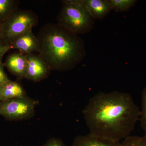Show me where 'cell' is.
Listing matches in <instances>:
<instances>
[{
	"label": "cell",
	"mask_w": 146,
	"mask_h": 146,
	"mask_svg": "<svg viewBox=\"0 0 146 146\" xmlns=\"http://www.w3.org/2000/svg\"><path fill=\"white\" fill-rule=\"evenodd\" d=\"M82 113L90 133L120 142L130 136L140 110L130 94L115 91L95 95Z\"/></svg>",
	"instance_id": "obj_1"
},
{
	"label": "cell",
	"mask_w": 146,
	"mask_h": 146,
	"mask_svg": "<svg viewBox=\"0 0 146 146\" xmlns=\"http://www.w3.org/2000/svg\"><path fill=\"white\" fill-rule=\"evenodd\" d=\"M37 37L39 56L50 70H72L86 56L83 39L59 24L46 25Z\"/></svg>",
	"instance_id": "obj_2"
},
{
	"label": "cell",
	"mask_w": 146,
	"mask_h": 146,
	"mask_svg": "<svg viewBox=\"0 0 146 146\" xmlns=\"http://www.w3.org/2000/svg\"><path fill=\"white\" fill-rule=\"evenodd\" d=\"M62 2L63 5L58 17V24L77 35L91 31L95 20L82 0H66Z\"/></svg>",
	"instance_id": "obj_3"
},
{
	"label": "cell",
	"mask_w": 146,
	"mask_h": 146,
	"mask_svg": "<svg viewBox=\"0 0 146 146\" xmlns=\"http://www.w3.org/2000/svg\"><path fill=\"white\" fill-rule=\"evenodd\" d=\"M38 23V18L31 11L16 10L1 24V42L10 45L17 38Z\"/></svg>",
	"instance_id": "obj_4"
},
{
	"label": "cell",
	"mask_w": 146,
	"mask_h": 146,
	"mask_svg": "<svg viewBox=\"0 0 146 146\" xmlns=\"http://www.w3.org/2000/svg\"><path fill=\"white\" fill-rule=\"evenodd\" d=\"M37 102L27 96L0 102V115L12 121L31 118L34 115Z\"/></svg>",
	"instance_id": "obj_5"
},
{
	"label": "cell",
	"mask_w": 146,
	"mask_h": 146,
	"mask_svg": "<svg viewBox=\"0 0 146 146\" xmlns=\"http://www.w3.org/2000/svg\"><path fill=\"white\" fill-rule=\"evenodd\" d=\"M26 55L27 68L25 78L38 82L47 77L50 69L41 57L33 53Z\"/></svg>",
	"instance_id": "obj_6"
},
{
	"label": "cell",
	"mask_w": 146,
	"mask_h": 146,
	"mask_svg": "<svg viewBox=\"0 0 146 146\" xmlns=\"http://www.w3.org/2000/svg\"><path fill=\"white\" fill-rule=\"evenodd\" d=\"M10 46L11 48L19 50L23 54L39 52V40L33 34L32 29L29 30L15 39Z\"/></svg>",
	"instance_id": "obj_7"
},
{
	"label": "cell",
	"mask_w": 146,
	"mask_h": 146,
	"mask_svg": "<svg viewBox=\"0 0 146 146\" xmlns=\"http://www.w3.org/2000/svg\"><path fill=\"white\" fill-rule=\"evenodd\" d=\"M5 66L8 70L18 78H25L27 68L26 55L14 53L7 58Z\"/></svg>",
	"instance_id": "obj_8"
},
{
	"label": "cell",
	"mask_w": 146,
	"mask_h": 146,
	"mask_svg": "<svg viewBox=\"0 0 146 146\" xmlns=\"http://www.w3.org/2000/svg\"><path fill=\"white\" fill-rule=\"evenodd\" d=\"M84 5L94 20H102L112 11L109 0H82Z\"/></svg>",
	"instance_id": "obj_9"
},
{
	"label": "cell",
	"mask_w": 146,
	"mask_h": 146,
	"mask_svg": "<svg viewBox=\"0 0 146 146\" xmlns=\"http://www.w3.org/2000/svg\"><path fill=\"white\" fill-rule=\"evenodd\" d=\"M72 146H123L122 143L89 133L77 136Z\"/></svg>",
	"instance_id": "obj_10"
},
{
	"label": "cell",
	"mask_w": 146,
	"mask_h": 146,
	"mask_svg": "<svg viewBox=\"0 0 146 146\" xmlns=\"http://www.w3.org/2000/svg\"><path fill=\"white\" fill-rule=\"evenodd\" d=\"M26 96L23 88L16 82L10 80L0 85V102Z\"/></svg>",
	"instance_id": "obj_11"
},
{
	"label": "cell",
	"mask_w": 146,
	"mask_h": 146,
	"mask_svg": "<svg viewBox=\"0 0 146 146\" xmlns=\"http://www.w3.org/2000/svg\"><path fill=\"white\" fill-rule=\"evenodd\" d=\"M16 1L0 0V23H2L16 11Z\"/></svg>",
	"instance_id": "obj_12"
},
{
	"label": "cell",
	"mask_w": 146,
	"mask_h": 146,
	"mask_svg": "<svg viewBox=\"0 0 146 146\" xmlns=\"http://www.w3.org/2000/svg\"><path fill=\"white\" fill-rule=\"evenodd\" d=\"M112 10L116 12L127 11L133 7L136 0H109Z\"/></svg>",
	"instance_id": "obj_13"
},
{
	"label": "cell",
	"mask_w": 146,
	"mask_h": 146,
	"mask_svg": "<svg viewBox=\"0 0 146 146\" xmlns=\"http://www.w3.org/2000/svg\"><path fill=\"white\" fill-rule=\"evenodd\" d=\"M141 109L140 110L139 119L141 127L145 133L144 136H146V86L142 91L141 96Z\"/></svg>",
	"instance_id": "obj_14"
},
{
	"label": "cell",
	"mask_w": 146,
	"mask_h": 146,
	"mask_svg": "<svg viewBox=\"0 0 146 146\" xmlns=\"http://www.w3.org/2000/svg\"><path fill=\"white\" fill-rule=\"evenodd\" d=\"M122 144L123 146H146V136H129Z\"/></svg>",
	"instance_id": "obj_15"
},
{
	"label": "cell",
	"mask_w": 146,
	"mask_h": 146,
	"mask_svg": "<svg viewBox=\"0 0 146 146\" xmlns=\"http://www.w3.org/2000/svg\"><path fill=\"white\" fill-rule=\"evenodd\" d=\"M42 146H66L63 141L56 138L49 139Z\"/></svg>",
	"instance_id": "obj_16"
},
{
	"label": "cell",
	"mask_w": 146,
	"mask_h": 146,
	"mask_svg": "<svg viewBox=\"0 0 146 146\" xmlns=\"http://www.w3.org/2000/svg\"><path fill=\"white\" fill-rule=\"evenodd\" d=\"M9 79L4 70V65L0 63V85L9 81Z\"/></svg>",
	"instance_id": "obj_17"
},
{
	"label": "cell",
	"mask_w": 146,
	"mask_h": 146,
	"mask_svg": "<svg viewBox=\"0 0 146 146\" xmlns=\"http://www.w3.org/2000/svg\"><path fill=\"white\" fill-rule=\"evenodd\" d=\"M11 48L10 45L7 44L0 42V63H2V60L4 55Z\"/></svg>",
	"instance_id": "obj_18"
},
{
	"label": "cell",
	"mask_w": 146,
	"mask_h": 146,
	"mask_svg": "<svg viewBox=\"0 0 146 146\" xmlns=\"http://www.w3.org/2000/svg\"><path fill=\"white\" fill-rule=\"evenodd\" d=\"M1 24L0 23V42H1Z\"/></svg>",
	"instance_id": "obj_19"
},
{
	"label": "cell",
	"mask_w": 146,
	"mask_h": 146,
	"mask_svg": "<svg viewBox=\"0 0 146 146\" xmlns=\"http://www.w3.org/2000/svg\"></svg>",
	"instance_id": "obj_20"
}]
</instances>
